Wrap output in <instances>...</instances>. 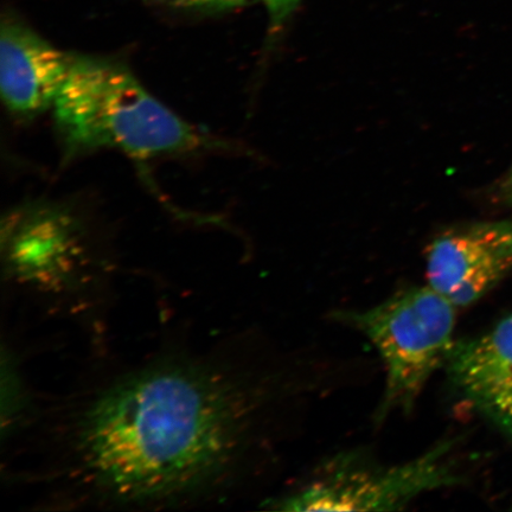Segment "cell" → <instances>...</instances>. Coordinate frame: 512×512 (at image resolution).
Instances as JSON below:
<instances>
[{
  "label": "cell",
  "mask_w": 512,
  "mask_h": 512,
  "mask_svg": "<svg viewBox=\"0 0 512 512\" xmlns=\"http://www.w3.org/2000/svg\"><path fill=\"white\" fill-rule=\"evenodd\" d=\"M72 55L51 46L27 25L5 18L0 34V89L6 110L30 120L53 108Z\"/></svg>",
  "instance_id": "7"
},
{
  "label": "cell",
  "mask_w": 512,
  "mask_h": 512,
  "mask_svg": "<svg viewBox=\"0 0 512 512\" xmlns=\"http://www.w3.org/2000/svg\"><path fill=\"white\" fill-rule=\"evenodd\" d=\"M457 309L430 285L403 288L370 309L338 313L382 358L386 387L377 420L413 409L428 380L446 367L456 345Z\"/></svg>",
  "instance_id": "3"
},
{
  "label": "cell",
  "mask_w": 512,
  "mask_h": 512,
  "mask_svg": "<svg viewBox=\"0 0 512 512\" xmlns=\"http://www.w3.org/2000/svg\"><path fill=\"white\" fill-rule=\"evenodd\" d=\"M177 6L197 10H232L241 8L249 0H172Z\"/></svg>",
  "instance_id": "10"
},
{
  "label": "cell",
  "mask_w": 512,
  "mask_h": 512,
  "mask_svg": "<svg viewBox=\"0 0 512 512\" xmlns=\"http://www.w3.org/2000/svg\"><path fill=\"white\" fill-rule=\"evenodd\" d=\"M510 273V220L460 224L427 246V283L457 307L475 304Z\"/></svg>",
  "instance_id": "6"
},
{
  "label": "cell",
  "mask_w": 512,
  "mask_h": 512,
  "mask_svg": "<svg viewBox=\"0 0 512 512\" xmlns=\"http://www.w3.org/2000/svg\"><path fill=\"white\" fill-rule=\"evenodd\" d=\"M452 444L443 441L422 456L400 465H375L360 457L342 456L310 482L274 499L283 511L401 510L421 495L458 483Z\"/></svg>",
  "instance_id": "5"
},
{
  "label": "cell",
  "mask_w": 512,
  "mask_h": 512,
  "mask_svg": "<svg viewBox=\"0 0 512 512\" xmlns=\"http://www.w3.org/2000/svg\"><path fill=\"white\" fill-rule=\"evenodd\" d=\"M268 19H270V34L277 37L291 21L302 0H264Z\"/></svg>",
  "instance_id": "9"
},
{
  "label": "cell",
  "mask_w": 512,
  "mask_h": 512,
  "mask_svg": "<svg viewBox=\"0 0 512 512\" xmlns=\"http://www.w3.org/2000/svg\"><path fill=\"white\" fill-rule=\"evenodd\" d=\"M3 227V274L46 304L83 306L99 290L101 266L78 220L51 207H27Z\"/></svg>",
  "instance_id": "4"
},
{
  "label": "cell",
  "mask_w": 512,
  "mask_h": 512,
  "mask_svg": "<svg viewBox=\"0 0 512 512\" xmlns=\"http://www.w3.org/2000/svg\"><path fill=\"white\" fill-rule=\"evenodd\" d=\"M494 195L495 200L501 203L502 206L512 208V163L501 181L497 183Z\"/></svg>",
  "instance_id": "11"
},
{
  "label": "cell",
  "mask_w": 512,
  "mask_h": 512,
  "mask_svg": "<svg viewBox=\"0 0 512 512\" xmlns=\"http://www.w3.org/2000/svg\"><path fill=\"white\" fill-rule=\"evenodd\" d=\"M53 112L66 163L100 150L149 160L226 147L162 104L124 64L100 57L72 55Z\"/></svg>",
  "instance_id": "2"
},
{
  "label": "cell",
  "mask_w": 512,
  "mask_h": 512,
  "mask_svg": "<svg viewBox=\"0 0 512 512\" xmlns=\"http://www.w3.org/2000/svg\"><path fill=\"white\" fill-rule=\"evenodd\" d=\"M251 390L219 352H174L73 405L55 476L74 502L164 509L217 501L247 446Z\"/></svg>",
  "instance_id": "1"
},
{
  "label": "cell",
  "mask_w": 512,
  "mask_h": 512,
  "mask_svg": "<svg viewBox=\"0 0 512 512\" xmlns=\"http://www.w3.org/2000/svg\"><path fill=\"white\" fill-rule=\"evenodd\" d=\"M446 369L453 386L501 425L512 412V313L485 334L456 342Z\"/></svg>",
  "instance_id": "8"
},
{
  "label": "cell",
  "mask_w": 512,
  "mask_h": 512,
  "mask_svg": "<svg viewBox=\"0 0 512 512\" xmlns=\"http://www.w3.org/2000/svg\"><path fill=\"white\" fill-rule=\"evenodd\" d=\"M501 426L504 430H507L512 434V412L508 415V418L502 422Z\"/></svg>",
  "instance_id": "12"
}]
</instances>
